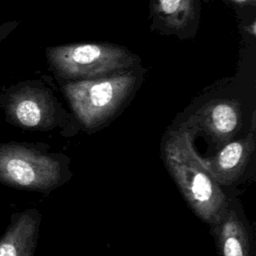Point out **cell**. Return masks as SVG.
<instances>
[{
	"label": "cell",
	"mask_w": 256,
	"mask_h": 256,
	"mask_svg": "<svg viewBox=\"0 0 256 256\" xmlns=\"http://www.w3.org/2000/svg\"><path fill=\"white\" fill-rule=\"evenodd\" d=\"M164 162L196 215L213 226L217 224L229 209L227 199L193 149L185 125L165 142Z\"/></svg>",
	"instance_id": "cell-1"
},
{
	"label": "cell",
	"mask_w": 256,
	"mask_h": 256,
	"mask_svg": "<svg viewBox=\"0 0 256 256\" xmlns=\"http://www.w3.org/2000/svg\"><path fill=\"white\" fill-rule=\"evenodd\" d=\"M47 60L64 80L79 81L121 73L140 65L138 55L111 43H72L48 47Z\"/></svg>",
	"instance_id": "cell-2"
},
{
	"label": "cell",
	"mask_w": 256,
	"mask_h": 256,
	"mask_svg": "<svg viewBox=\"0 0 256 256\" xmlns=\"http://www.w3.org/2000/svg\"><path fill=\"white\" fill-rule=\"evenodd\" d=\"M140 74L135 69L105 77L68 81L63 92L77 118L95 128L111 118L136 89Z\"/></svg>",
	"instance_id": "cell-3"
},
{
	"label": "cell",
	"mask_w": 256,
	"mask_h": 256,
	"mask_svg": "<svg viewBox=\"0 0 256 256\" xmlns=\"http://www.w3.org/2000/svg\"><path fill=\"white\" fill-rule=\"evenodd\" d=\"M62 167L55 155L34 145L9 141L0 143V183L21 190L45 192L58 186Z\"/></svg>",
	"instance_id": "cell-4"
},
{
	"label": "cell",
	"mask_w": 256,
	"mask_h": 256,
	"mask_svg": "<svg viewBox=\"0 0 256 256\" xmlns=\"http://www.w3.org/2000/svg\"><path fill=\"white\" fill-rule=\"evenodd\" d=\"M0 106L6 121L13 126L45 131L55 125L54 100L42 87L29 84L15 87L1 97Z\"/></svg>",
	"instance_id": "cell-5"
},
{
	"label": "cell",
	"mask_w": 256,
	"mask_h": 256,
	"mask_svg": "<svg viewBox=\"0 0 256 256\" xmlns=\"http://www.w3.org/2000/svg\"><path fill=\"white\" fill-rule=\"evenodd\" d=\"M242 122L241 105L230 99H216L205 104L186 123L201 129L219 145L226 144L236 134Z\"/></svg>",
	"instance_id": "cell-6"
},
{
	"label": "cell",
	"mask_w": 256,
	"mask_h": 256,
	"mask_svg": "<svg viewBox=\"0 0 256 256\" xmlns=\"http://www.w3.org/2000/svg\"><path fill=\"white\" fill-rule=\"evenodd\" d=\"M198 0H150L152 28L180 38L195 33L199 23Z\"/></svg>",
	"instance_id": "cell-7"
},
{
	"label": "cell",
	"mask_w": 256,
	"mask_h": 256,
	"mask_svg": "<svg viewBox=\"0 0 256 256\" xmlns=\"http://www.w3.org/2000/svg\"><path fill=\"white\" fill-rule=\"evenodd\" d=\"M255 148L254 119L249 134L242 139L226 143L211 158H201V162L213 179L220 185H231L243 174Z\"/></svg>",
	"instance_id": "cell-8"
},
{
	"label": "cell",
	"mask_w": 256,
	"mask_h": 256,
	"mask_svg": "<svg viewBox=\"0 0 256 256\" xmlns=\"http://www.w3.org/2000/svg\"><path fill=\"white\" fill-rule=\"evenodd\" d=\"M41 215L36 209L14 212L0 238V256H33Z\"/></svg>",
	"instance_id": "cell-9"
},
{
	"label": "cell",
	"mask_w": 256,
	"mask_h": 256,
	"mask_svg": "<svg viewBox=\"0 0 256 256\" xmlns=\"http://www.w3.org/2000/svg\"><path fill=\"white\" fill-rule=\"evenodd\" d=\"M215 240L220 256H250L249 237L243 222L233 210L214 225Z\"/></svg>",
	"instance_id": "cell-10"
},
{
	"label": "cell",
	"mask_w": 256,
	"mask_h": 256,
	"mask_svg": "<svg viewBox=\"0 0 256 256\" xmlns=\"http://www.w3.org/2000/svg\"><path fill=\"white\" fill-rule=\"evenodd\" d=\"M231 1L239 5H251V6L256 5V0H231Z\"/></svg>",
	"instance_id": "cell-11"
},
{
	"label": "cell",
	"mask_w": 256,
	"mask_h": 256,
	"mask_svg": "<svg viewBox=\"0 0 256 256\" xmlns=\"http://www.w3.org/2000/svg\"><path fill=\"white\" fill-rule=\"evenodd\" d=\"M0 223H1V218H0Z\"/></svg>",
	"instance_id": "cell-12"
}]
</instances>
